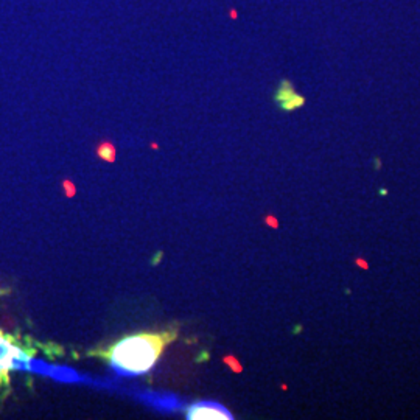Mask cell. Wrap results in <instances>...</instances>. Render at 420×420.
Returning <instances> with one entry per match:
<instances>
[{"instance_id":"2","label":"cell","mask_w":420,"mask_h":420,"mask_svg":"<svg viewBox=\"0 0 420 420\" xmlns=\"http://www.w3.org/2000/svg\"><path fill=\"white\" fill-rule=\"evenodd\" d=\"M27 372L50 377L56 381H61V383H78V381L83 380V377L76 370H73L72 367L49 364L42 360H36V358H30V361L27 364Z\"/></svg>"},{"instance_id":"10","label":"cell","mask_w":420,"mask_h":420,"mask_svg":"<svg viewBox=\"0 0 420 420\" xmlns=\"http://www.w3.org/2000/svg\"><path fill=\"white\" fill-rule=\"evenodd\" d=\"M375 168H377V170H378V168H380V161H378V159H377V161H375Z\"/></svg>"},{"instance_id":"1","label":"cell","mask_w":420,"mask_h":420,"mask_svg":"<svg viewBox=\"0 0 420 420\" xmlns=\"http://www.w3.org/2000/svg\"><path fill=\"white\" fill-rule=\"evenodd\" d=\"M173 338L174 335L168 331L126 336L104 352V357L117 375H142L156 364L161 353Z\"/></svg>"},{"instance_id":"9","label":"cell","mask_w":420,"mask_h":420,"mask_svg":"<svg viewBox=\"0 0 420 420\" xmlns=\"http://www.w3.org/2000/svg\"><path fill=\"white\" fill-rule=\"evenodd\" d=\"M386 193H388V192H386L385 188H381V190H380V195H386Z\"/></svg>"},{"instance_id":"4","label":"cell","mask_w":420,"mask_h":420,"mask_svg":"<svg viewBox=\"0 0 420 420\" xmlns=\"http://www.w3.org/2000/svg\"><path fill=\"white\" fill-rule=\"evenodd\" d=\"M24 349L11 338L0 331V383L8 378L10 372L14 370L16 358Z\"/></svg>"},{"instance_id":"6","label":"cell","mask_w":420,"mask_h":420,"mask_svg":"<svg viewBox=\"0 0 420 420\" xmlns=\"http://www.w3.org/2000/svg\"><path fill=\"white\" fill-rule=\"evenodd\" d=\"M143 403L152 406L158 411H178L182 403L173 394H161V392H143L137 395Z\"/></svg>"},{"instance_id":"5","label":"cell","mask_w":420,"mask_h":420,"mask_svg":"<svg viewBox=\"0 0 420 420\" xmlns=\"http://www.w3.org/2000/svg\"><path fill=\"white\" fill-rule=\"evenodd\" d=\"M274 100L279 104V107L283 109V110L297 109V107L303 106V103H305V98L302 95H299L294 91L293 84L290 81H286V80H283L280 83V86H279V89H277V92L274 95Z\"/></svg>"},{"instance_id":"3","label":"cell","mask_w":420,"mask_h":420,"mask_svg":"<svg viewBox=\"0 0 420 420\" xmlns=\"http://www.w3.org/2000/svg\"><path fill=\"white\" fill-rule=\"evenodd\" d=\"M232 417L231 411L213 400H201L187 409V418L190 420H229Z\"/></svg>"},{"instance_id":"7","label":"cell","mask_w":420,"mask_h":420,"mask_svg":"<svg viewBox=\"0 0 420 420\" xmlns=\"http://www.w3.org/2000/svg\"><path fill=\"white\" fill-rule=\"evenodd\" d=\"M98 152H100V156L101 158H107V159H112L114 158V148L110 143H103L100 148H98Z\"/></svg>"},{"instance_id":"8","label":"cell","mask_w":420,"mask_h":420,"mask_svg":"<svg viewBox=\"0 0 420 420\" xmlns=\"http://www.w3.org/2000/svg\"><path fill=\"white\" fill-rule=\"evenodd\" d=\"M357 263H360V266H363V268H367L366 261H363V260H357Z\"/></svg>"}]
</instances>
